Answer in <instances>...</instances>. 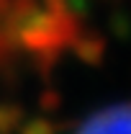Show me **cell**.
<instances>
[{
    "label": "cell",
    "instance_id": "obj_1",
    "mask_svg": "<svg viewBox=\"0 0 131 134\" xmlns=\"http://www.w3.org/2000/svg\"><path fill=\"white\" fill-rule=\"evenodd\" d=\"M72 134H131V100L113 103L85 119Z\"/></svg>",
    "mask_w": 131,
    "mask_h": 134
}]
</instances>
